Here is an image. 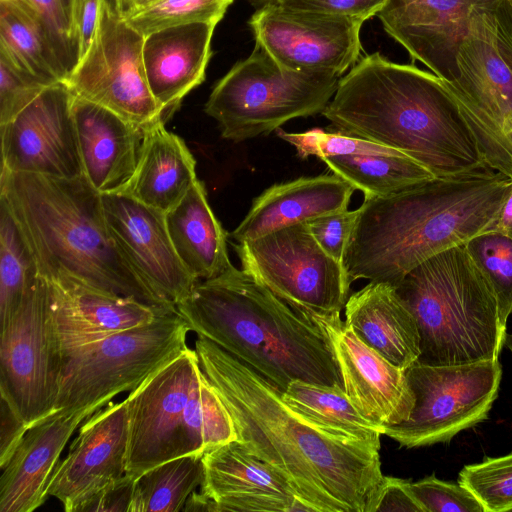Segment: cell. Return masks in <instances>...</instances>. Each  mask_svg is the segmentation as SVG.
<instances>
[{
    "label": "cell",
    "mask_w": 512,
    "mask_h": 512,
    "mask_svg": "<svg viewBox=\"0 0 512 512\" xmlns=\"http://www.w3.org/2000/svg\"><path fill=\"white\" fill-rule=\"evenodd\" d=\"M0 403V467L2 469L13 456L28 427L4 398H0Z\"/></svg>",
    "instance_id": "48"
},
{
    "label": "cell",
    "mask_w": 512,
    "mask_h": 512,
    "mask_svg": "<svg viewBox=\"0 0 512 512\" xmlns=\"http://www.w3.org/2000/svg\"><path fill=\"white\" fill-rule=\"evenodd\" d=\"M202 460L201 492L218 512H312L277 470L237 440L206 452Z\"/></svg>",
    "instance_id": "22"
},
{
    "label": "cell",
    "mask_w": 512,
    "mask_h": 512,
    "mask_svg": "<svg viewBox=\"0 0 512 512\" xmlns=\"http://www.w3.org/2000/svg\"><path fill=\"white\" fill-rule=\"evenodd\" d=\"M395 288L417 322L416 362L455 366L498 359L506 327L494 291L465 245L427 259Z\"/></svg>",
    "instance_id": "6"
},
{
    "label": "cell",
    "mask_w": 512,
    "mask_h": 512,
    "mask_svg": "<svg viewBox=\"0 0 512 512\" xmlns=\"http://www.w3.org/2000/svg\"><path fill=\"white\" fill-rule=\"evenodd\" d=\"M0 51L47 85L65 80L43 23L25 0H0Z\"/></svg>",
    "instance_id": "31"
},
{
    "label": "cell",
    "mask_w": 512,
    "mask_h": 512,
    "mask_svg": "<svg viewBox=\"0 0 512 512\" xmlns=\"http://www.w3.org/2000/svg\"><path fill=\"white\" fill-rule=\"evenodd\" d=\"M0 197L19 225L41 277L67 274L89 286L175 309L159 297L114 241L101 194L85 175L66 179L1 168Z\"/></svg>",
    "instance_id": "5"
},
{
    "label": "cell",
    "mask_w": 512,
    "mask_h": 512,
    "mask_svg": "<svg viewBox=\"0 0 512 512\" xmlns=\"http://www.w3.org/2000/svg\"><path fill=\"white\" fill-rule=\"evenodd\" d=\"M42 278L47 285L49 322L61 360L76 348L176 310L106 292L64 273Z\"/></svg>",
    "instance_id": "19"
},
{
    "label": "cell",
    "mask_w": 512,
    "mask_h": 512,
    "mask_svg": "<svg viewBox=\"0 0 512 512\" xmlns=\"http://www.w3.org/2000/svg\"><path fill=\"white\" fill-rule=\"evenodd\" d=\"M199 364L228 410L237 441L277 470L312 512H374L380 447L324 433L282 391L214 342L195 341Z\"/></svg>",
    "instance_id": "1"
},
{
    "label": "cell",
    "mask_w": 512,
    "mask_h": 512,
    "mask_svg": "<svg viewBox=\"0 0 512 512\" xmlns=\"http://www.w3.org/2000/svg\"><path fill=\"white\" fill-rule=\"evenodd\" d=\"M415 402L408 420L383 426L400 447L448 442L488 417L498 396L502 367L497 360L455 366L418 362L406 369Z\"/></svg>",
    "instance_id": "11"
},
{
    "label": "cell",
    "mask_w": 512,
    "mask_h": 512,
    "mask_svg": "<svg viewBox=\"0 0 512 512\" xmlns=\"http://www.w3.org/2000/svg\"><path fill=\"white\" fill-rule=\"evenodd\" d=\"M234 0H162L125 21L144 37L158 30L191 23L217 25Z\"/></svg>",
    "instance_id": "37"
},
{
    "label": "cell",
    "mask_w": 512,
    "mask_h": 512,
    "mask_svg": "<svg viewBox=\"0 0 512 512\" xmlns=\"http://www.w3.org/2000/svg\"><path fill=\"white\" fill-rule=\"evenodd\" d=\"M61 361L49 322L47 285L39 275L1 327L0 395L28 429L55 413Z\"/></svg>",
    "instance_id": "13"
},
{
    "label": "cell",
    "mask_w": 512,
    "mask_h": 512,
    "mask_svg": "<svg viewBox=\"0 0 512 512\" xmlns=\"http://www.w3.org/2000/svg\"><path fill=\"white\" fill-rule=\"evenodd\" d=\"M204 480L200 455H186L159 464L140 475L129 512L183 511L188 497Z\"/></svg>",
    "instance_id": "33"
},
{
    "label": "cell",
    "mask_w": 512,
    "mask_h": 512,
    "mask_svg": "<svg viewBox=\"0 0 512 512\" xmlns=\"http://www.w3.org/2000/svg\"><path fill=\"white\" fill-rule=\"evenodd\" d=\"M486 232H498L512 239V186Z\"/></svg>",
    "instance_id": "49"
},
{
    "label": "cell",
    "mask_w": 512,
    "mask_h": 512,
    "mask_svg": "<svg viewBox=\"0 0 512 512\" xmlns=\"http://www.w3.org/2000/svg\"><path fill=\"white\" fill-rule=\"evenodd\" d=\"M509 2H510V5H511V8H512V0H509Z\"/></svg>",
    "instance_id": "54"
},
{
    "label": "cell",
    "mask_w": 512,
    "mask_h": 512,
    "mask_svg": "<svg viewBox=\"0 0 512 512\" xmlns=\"http://www.w3.org/2000/svg\"><path fill=\"white\" fill-rule=\"evenodd\" d=\"M183 430V456H203L237 440L232 418L202 369L185 406Z\"/></svg>",
    "instance_id": "34"
},
{
    "label": "cell",
    "mask_w": 512,
    "mask_h": 512,
    "mask_svg": "<svg viewBox=\"0 0 512 512\" xmlns=\"http://www.w3.org/2000/svg\"><path fill=\"white\" fill-rule=\"evenodd\" d=\"M103 404L54 413L30 427L2 468L0 512H32L49 497V480L59 457L82 422Z\"/></svg>",
    "instance_id": "23"
},
{
    "label": "cell",
    "mask_w": 512,
    "mask_h": 512,
    "mask_svg": "<svg viewBox=\"0 0 512 512\" xmlns=\"http://www.w3.org/2000/svg\"><path fill=\"white\" fill-rule=\"evenodd\" d=\"M144 39L117 14L111 0H102L91 46L64 83L75 96L140 126L165 120L147 83Z\"/></svg>",
    "instance_id": "12"
},
{
    "label": "cell",
    "mask_w": 512,
    "mask_h": 512,
    "mask_svg": "<svg viewBox=\"0 0 512 512\" xmlns=\"http://www.w3.org/2000/svg\"><path fill=\"white\" fill-rule=\"evenodd\" d=\"M340 77L282 68L260 46L214 86L204 107L221 136L242 142L276 131L286 122L322 113Z\"/></svg>",
    "instance_id": "8"
},
{
    "label": "cell",
    "mask_w": 512,
    "mask_h": 512,
    "mask_svg": "<svg viewBox=\"0 0 512 512\" xmlns=\"http://www.w3.org/2000/svg\"><path fill=\"white\" fill-rule=\"evenodd\" d=\"M216 25L191 23L145 36L143 61L149 89L165 118L205 80Z\"/></svg>",
    "instance_id": "25"
},
{
    "label": "cell",
    "mask_w": 512,
    "mask_h": 512,
    "mask_svg": "<svg viewBox=\"0 0 512 512\" xmlns=\"http://www.w3.org/2000/svg\"><path fill=\"white\" fill-rule=\"evenodd\" d=\"M136 479L125 472L97 494L83 512H129Z\"/></svg>",
    "instance_id": "47"
},
{
    "label": "cell",
    "mask_w": 512,
    "mask_h": 512,
    "mask_svg": "<svg viewBox=\"0 0 512 512\" xmlns=\"http://www.w3.org/2000/svg\"><path fill=\"white\" fill-rule=\"evenodd\" d=\"M201 367L188 346L148 376L125 399L128 444L125 472L147 470L183 456L184 411Z\"/></svg>",
    "instance_id": "14"
},
{
    "label": "cell",
    "mask_w": 512,
    "mask_h": 512,
    "mask_svg": "<svg viewBox=\"0 0 512 512\" xmlns=\"http://www.w3.org/2000/svg\"><path fill=\"white\" fill-rule=\"evenodd\" d=\"M101 1L71 0V35L78 51V61L86 55L93 41L98 25Z\"/></svg>",
    "instance_id": "45"
},
{
    "label": "cell",
    "mask_w": 512,
    "mask_h": 512,
    "mask_svg": "<svg viewBox=\"0 0 512 512\" xmlns=\"http://www.w3.org/2000/svg\"><path fill=\"white\" fill-rule=\"evenodd\" d=\"M128 429L126 400L110 401L87 417L66 458L56 465L48 496L57 498L66 512H83L97 494L125 474Z\"/></svg>",
    "instance_id": "17"
},
{
    "label": "cell",
    "mask_w": 512,
    "mask_h": 512,
    "mask_svg": "<svg viewBox=\"0 0 512 512\" xmlns=\"http://www.w3.org/2000/svg\"><path fill=\"white\" fill-rule=\"evenodd\" d=\"M458 483L477 498L485 512L511 511L512 453L464 466Z\"/></svg>",
    "instance_id": "38"
},
{
    "label": "cell",
    "mask_w": 512,
    "mask_h": 512,
    "mask_svg": "<svg viewBox=\"0 0 512 512\" xmlns=\"http://www.w3.org/2000/svg\"><path fill=\"white\" fill-rule=\"evenodd\" d=\"M197 179L193 154L181 137L166 129L162 119L145 127L136 170L121 192L167 213Z\"/></svg>",
    "instance_id": "28"
},
{
    "label": "cell",
    "mask_w": 512,
    "mask_h": 512,
    "mask_svg": "<svg viewBox=\"0 0 512 512\" xmlns=\"http://www.w3.org/2000/svg\"><path fill=\"white\" fill-rule=\"evenodd\" d=\"M374 512H424V509L414 496L409 480L383 476Z\"/></svg>",
    "instance_id": "46"
},
{
    "label": "cell",
    "mask_w": 512,
    "mask_h": 512,
    "mask_svg": "<svg viewBox=\"0 0 512 512\" xmlns=\"http://www.w3.org/2000/svg\"><path fill=\"white\" fill-rule=\"evenodd\" d=\"M309 317L324 332L344 390L359 412L382 426L408 420L415 396L406 370L363 342L340 314Z\"/></svg>",
    "instance_id": "18"
},
{
    "label": "cell",
    "mask_w": 512,
    "mask_h": 512,
    "mask_svg": "<svg viewBox=\"0 0 512 512\" xmlns=\"http://www.w3.org/2000/svg\"><path fill=\"white\" fill-rule=\"evenodd\" d=\"M282 396L295 412L328 435L381 445L383 426L361 414L343 387L294 380Z\"/></svg>",
    "instance_id": "30"
},
{
    "label": "cell",
    "mask_w": 512,
    "mask_h": 512,
    "mask_svg": "<svg viewBox=\"0 0 512 512\" xmlns=\"http://www.w3.org/2000/svg\"><path fill=\"white\" fill-rule=\"evenodd\" d=\"M183 511L218 512L216 503L203 492H192L185 502Z\"/></svg>",
    "instance_id": "51"
},
{
    "label": "cell",
    "mask_w": 512,
    "mask_h": 512,
    "mask_svg": "<svg viewBox=\"0 0 512 512\" xmlns=\"http://www.w3.org/2000/svg\"><path fill=\"white\" fill-rule=\"evenodd\" d=\"M511 186V178L486 169L364 199L344 258L351 283L397 286L427 259L465 245L488 230Z\"/></svg>",
    "instance_id": "3"
},
{
    "label": "cell",
    "mask_w": 512,
    "mask_h": 512,
    "mask_svg": "<svg viewBox=\"0 0 512 512\" xmlns=\"http://www.w3.org/2000/svg\"><path fill=\"white\" fill-rule=\"evenodd\" d=\"M490 283L503 326L512 314V239L498 232H484L465 244Z\"/></svg>",
    "instance_id": "36"
},
{
    "label": "cell",
    "mask_w": 512,
    "mask_h": 512,
    "mask_svg": "<svg viewBox=\"0 0 512 512\" xmlns=\"http://www.w3.org/2000/svg\"><path fill=\"white\" fill-rule=\"evenodd\" d=\"M277 135L295 147L301 158L316 156L322 158L330 155L349 154H391L399 152L375 142L341 132H326L322 129H311L300 133H289L278 128Z\"/></svg>",
    "instance_id": "39"
},
{
    "label": "cell",
    "mask_w": 512,
    "mask_h": 512,
    "mask_svg": "<svg viewBox=\"0 0 512 512\" xmlns=\"http://www.w3.org/2000/svg\"><path fill=\"white\" fill-rule=\"evenodd\" d=\"M84 175L100 194L121 192L137 167L145 127L74 95Z\"/></svg>",
    "instance_id": "24"
},
{
    "label": "cell",
    "mask_w": 512,
    "mask_h": 512,
    "mask_svg": "<svg viewBox=\"0 0 512 512\" xmlns=\"http://www.w3.org/2000/svg\"><path fill=\"white\" fill-rule=\"evenodd\" d=\"M320 159L334 174L360 190L364 199L387 197L436 178L401 152L330 155Z\"/></svg>",
    "instance_id": "32"
},
{
    "label": "cell",
    "mask_w": 512,
    "mask_h": 512,
    "mask_svg": "<svg viewBox=\"0 0 512 512\" xmlns=\"http://www.w3.org/2000/svg\"><path fill=\"white\" fill-rule=\"evenodd\" d=\"M244 1L248 2L250 5H252L256 9H258L273 0H244Z\"/></svg>",
    "instance_id": "52"
},
{
    "label": "cell",
    "mask_w": 512,
    "mask_h": 512,
    "mask_svg": "<svg viewBox=\"0 0 512 512\" xmlns=\"http://www.w3.org/2000/svg\"><path fill=\"white\" fill-rule=\"evenodd\" d=\"M354 190L334 173L274 184L254 199L247 215L230 237L236 243L251 240L290 225L347 210Z\"/></svg>",
    "instance_id": "26"
},
{
    "label": "cell",
    "mask_w": 512,
    "mask_h": 512,
    "mask_svg": "<svg viewBox=\"0 0 512 512\" xmlns=\"http://www.w3.org/2000/svg\"><path fill=\"white\" fill-rule=\"evenodd\" d=\"M39 277L30 247L0 197V324L5 326Z\"/></svg>",
    "instance_id": "35"
},
{
    "label": "cell",
    "mask_w": 512,
    "mask_h": 512,
    "mask_svg": "<svg viewBox=\"0 0 512 512\" xmlns=\"http://www.w3.org/2000/svg\"><path fill=\"white\" fill-rule=\"evenodd\" d=\"M357 213V209H347L306 221L319 246L329 256L342 264H344Z\"/></svg>",
    "instance_id": "43"
},
{
    "label": "cell",
    "mask_w": 512,
    "mask_h": 512,
    "mask_svg": "<svg viewBox=\"0 0 512 512\" xmlns=\"http://www.w3.org/2000/svg\"><path fill=\"white\" fill-rule=\"evenodd\" d=\"M73 99L68 86L58 82L0 125L1 168L55 178L83 176Z\"/></svg>",
    "instance_id": "16"
},
{
    "label": "cell",
    "mask_w": 512,
    "mask_h": 512,
    "mask_svg": "<svg viewBox=\"0 0 512 512\" xmlns=\"http://www.w3.org/2000/svg\"><path fill=\"white\" fill-rule=\"evenodd\" d=\"M496 0H387L383 28L442 81L458 75L457 55L475 9Z\"/></svg>",
    "instance_id": "21"
},
{
    "label": "cell",
    "mask_w": 512,
    "mask_h": 512,
    "mask_svg": "<svg viewBox=\"0 0 512 512\" xmlns=\"http://www.w3.org/2000/svg\"><path fill=\"white\" fill-rule=\"evenodd\" d=\"M458 75L443 82L490 169L512 179V8L479 6L457 55Z\"/></svg>",
    "instance_id": "7"
},
{
    "label": "cell",
    "mask_w": 512,
    "mask_h": 512,
    "mask_svg": "<svg viewBox=\"0 0 512 512\" xmlns=\"http://www.w3.org/2000/svg\"><path fill=\"white\" fill-rule=\"evenodd\" d=\"M25 1L43 23L66 80L78 63V51L72 39L70 26L71 0Z\"/></svg>",
    "instance_id": "40"
},
{
    "label": "cell",
    "mask_w": 512,
    "mask_h": 512,
    "mask_svg": "<svg viewBox=\"0 0 512 512\" xmlns=\"http://www.w3.org/2000/svg\"><path fill=\"white\" fill-rule=\"evenodd\" d=\"M363 23L273 2L256 9L248 21L256 45L282 68L339 77L358 60Z\"/></svg>",
    "instance_id": "15"
},
{
    "label": "cell",
    "mask_w": 512,
    "mask_h": 512,
    "mask_svg": "<svg viewBox=\"0 0 512 512\" xmlns=\"http://www.w3.org/2000/svg\"><path fill=\"white\" fill-rule=\"evenodd\" d=\"M344 309L345 322L386 360L405 370L418 360L417 322L395 286L370 281L349 296Z\"/></svg>",
    "instance_id": "27"
},
{
    "label": "cell",
    "mask_w": 512,
    "mask_h": 512,
    "mask_svg": "<svg viewBox=\"0 0 512 512\" xmlns=\"http://www.w3.org/2000/svg\"><path fill=\"white\" fill-rule=\"evenodd\" d=\"M271 2L292 9L366 21L372 16H377L387 0H273Z\"/></svg>",
    "instance_id": "44"
},
{
    "label": "cell",
    "mask_w": 512,
    "mask_h": 512,
    "mask_svg": "<svg viewBox=\"0 0 512 512\" xmlns=\"http://www.w3.org/2000/svg\"><path fill=\"white\" fill-rule=\"evenodd\" d=\"M176 309L189 331L214 342L282 392L294 380L343 387L321 328L243 269L232 266L198 281Z\"/></svg>",
    "instance_id": "4"
},
{
    "label": "cell",
    "mask_w": 512,
    "mask_h": 512,
    "mask_svg": "<svg viewBox=\"0 0 512 512\" xmlns=\"http://www.w3.org/2000/svg\"><path fill=\"white\" fill-rule=\"evenodd\" d=\"M188 332L176 309L70 351L61 361L55 413L105 405L134 390L187 347Z\"/></svg>",
    "instance_id": "9"
},
{
    "label": "cell",
    "mask_w": 512,
    "mask_h": 512,
    "mask_svg": "<svg viewBox=\"0 0 512 512\" xmlns=\"http://www.w3.org/2000/svg\"><path fill=\"white\" fill-rule=\"evenodd\" d=\"M101 198L109 231L123 255L159 297L176 306L198 280L175 251L165 213L122 192Z\"/></svg>",
    "instance_id": "20"
},
{
    "label": "cell",
    "mask_w": 512,
    "mask_h": 512,
    "mask_svg": "<svg viewBox=\"0 0 512 512\" xmlns=\"http://www.w3.org/2000/svg\"><path fill=\"white\" fill-rule=\"evenodd\" d=\"M49 86L0 51V125L13 119Z\"/></svg>",
    "instance_id": "41"
},
{
    "label": "cell",
    "mask_w": 512,
    "mask_h": 512,
    "mask_svg": "<svg viewBox=\"0 0 512 512\" xmlns=\"http://www.w3.org/2000/svg\"><path fill=\"white\" fill-rule=\"evenodd\" d=\"M411 489L424 512H485L466 487L439 480L434 474L411 482Z\"/></svg>",
    "instance_id": "42"
},
{
    "label": "cell",
    "mask_w": 512,
    "mask_h": 512,
    "mask_svg": "<svg viewBox=\"0 0 512 512\" xmlns=\"http://www.w3.org/2000/svg\"><path fill=\"white\" fill-rule=\"evenodd\" d=\"M165 221L180 261L196 280L215 278L233 266L227 250V233L214 215L204 183L199 179L165 213Z\"/></svg>",
    "instance_id": "29"
},
{
    "label": "cell",
    "mask_w": 512,
    "mask_h": 512,
    "mask_svg": "<svg viewBox=\"0 0 512 512\" xmlns=\"http://www.w3.org/2000/svg\"><path fill=\"white\" fill-rule=\"evenodd\" d=\"M117 14L124 20L162 0H111Z\"/></svg>",
    "instance_id": "50"
},
{
    "label": "cell",
    "mask_w": 512,
    "mask_h": 512,
    "mask_svg": "<svg viewBox=\"0 0 512 512\" xmlns=\"http://www.w3.org/2000/svg\"><path fill=\"white\" fill-rule=\"evenodd\" d=\"M504 345H506L508 349L512 352V333H506Z\"/></svg>",
    "instance_id": "53"
},
{
    "label": "cell",
    "mask_w": 512,
    "mask_h": 512,
    "mask_svg": "<svg viewBox=\"0 0 512 512\" xmlns=\"http://www.w3.org/2000/svg\"><path fill=\"white\" fill-rule=\"evenodd\" d=\"M321 114L336 131L393 148L437 178L490 169L442 80L379 52L340 78Z\"/></svg>",
    "instance_id": "2"
},
{
    "label": "cell",
    "mask_w": 512,
    "mask_h": 512,
    "mask_svg": "<svg viewBox=\"0 0 512 512\" xmlns=\"http://www.w3.org/2000/svg\"><path fill=\"white\" fill-rule=\"evenodd\" d=\"M242 269L306 316L340 314L351 281L344 264L317 243L306 222L233 244Z\"/></svg>",
    "instance_id": "10"
}]
</instances>
